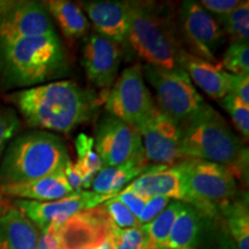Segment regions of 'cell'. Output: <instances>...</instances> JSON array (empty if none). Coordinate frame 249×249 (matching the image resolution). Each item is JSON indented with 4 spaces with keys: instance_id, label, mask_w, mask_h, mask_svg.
Listing matches in <instances>:
<instances>
[{
    "instance_id": "cell-8",
    "label": "cell",
    "mask_w": 249,
    "mask_h": 249,
    "mask_svg": "<svg viewBox=\"0 0 249 249\" xmlns=\"http://www.w3.org/2000/svg\"><path fill=\"white\" fill-rule=\"evenodd\" d=\"M151 92L145 85L142 65L126 67L117 77L105 98V110L124 123L138 126L154 107Z\"/></svg>"
},
{
    "instance_id": "cell-37",
    "label": "cell",
    "mask_w": 249,
    "mask_h": 249,
    "mask_svg": "<svg viewBox=\"0 0 249 249\" xmlns=\"http://www.w3.org/2000/svg\"><path fill=\"white\" fill-rule=\"evenodd\" d=\"M36 249H60L57 234L53 229H49L48 231L40 233Z\"/></svg>"
},
{
    "instance_id": "cell-13",
    "label": "cell",
    "mask_w": 249,
    "mask_h": 249,
    "mask_svg": "<svg viewBox=\"0 0 249 249\" xmlns=\"http://www.w3.org/2000/svg\"><path fill=\"white\" fill-rule=\"evenodd\" d=\"M181 26L187 43L194 51V55L217 64L216 51L223 44L222 27L213 15L208 13L198 1H183L181 4Z\"/></svg>"
},
{
    "instance_id": "cell-18",
    "label": "cell",
    "mask_w": 249,
    "mask_h": 249,
    "mask_svg": "<svg viewBox=\"0 0 249 249\" xmlns=\"http://www.w3.org/2000/svg\"><path fill=\"white\" fill-rule=\"evenodd\" d=\"M0 193L4 197L35 202L58 201L75 194L68 185L64 171L34 181L0 187Z\"/></svg>"
},
{
    "instance_id": "cell-38",
    "label": "cell",
    "mask_w": 249,
    "mask_h": 249,
    "mask_svg": "<svg viewBox=\"0 0 249 249\" xmlns=\"http://www.w3.org/2000/svg\"><path fill=\"white\" fill-rule=\"evenodd\" d=\"M96 249H116V239H114L113 234L111 233Z\"/></svg>"
},
{
    "instance_id": "cell-10",
    "label": "cell",
    "mask_w": 249,
    "mask_h": 249,
    "mask_svg": "<svg viewBox=\"0 0 249 249\" xmlns=\"http://www.w3.org/2000/svg\"><path fill=\"white\" fill-rule=\"evenodd\" d=\"M93 141L95 150L104 166H117L129 160H145L138 128L108 113L99 120Z\"/></svg>"
},
{
    "instance_id": "cell-40",
    "label": "cell",
    "mask_w": 249,
    "mask_h": 249,
    "mask_svg": "<svg viewBox=\"0 0 249 249\" xmlns=\"http://www.w3.org/2000/svg\"><path fill=\"white\" fill-rule=\"evenodd\" d=\"M219 249H235V247H234V246H232V245H229V246H223V247L219 248Z\"/></svg>"
},
{
    "instance_id": "cell-19",
    "label": "cell",
    "mask_w": 249,
    "mask_h": 249,
    "mask_svg": "<svg viewBox=\"0 0 249 249\" xmlns=\"http://www.w3.org/2000/svg\"><path fill=\"white\" fill-rule=\"evenodd\" d=\"M40 231L17 208L0 216V249H36Z\"/></svg>"
},
{
    "instance_id": "cell-31",
    "label": "cell",
    "mask_w": 249,
    "mask_h": 249,
    "mask_svg": "<svg viewBox=\"0 0 249 249\" xmlns=\"http://www.w3.org/2000/svg\"><path fill=\"white\" fill-rule=\"evenodd\" d=\"M111 233L116 239V249H141L143 245L142 226L121 230L111 223Z\"/></svg>"
},
{
    "instance_id": "cell-33",
    "label": "cell",
    "mask_w": 249,
    "mask_h": 249,
    "mask_svg": "<svg viewBox=\"0 0 249 249\" xmlns=\"http://www.w3.org/2000/svg\"><path fill=\"white\" fill-rule=\"evenodd\" d=\"M227 87L230 95L249 105V74L227 73Z\"/></svg>"
},
{
    "instance_id": "cell-16",
    "label": "cell",
    "mask_w": 249,
    "mask_h": 249,
    "mask_svg": "<svg viewBox=\"0 0 249 249\" xmlns=\"http://www.w3.org/2000/svg\"><path fill=\"white\" fill-rule=\"evenodd\" d=\"M82 8L88 14L89 22L96 33L119 46L128 45L129 2L127 1H83Z\"/></svg>"
},
{
    "instance_id": "cell-34",
    "label": "cell",
    "mask_w": 249,
    "mask_h": 249,
    "mask_svg": "<svg viewBox=\"0 0 249 249\" xmlns=\"http://www.w3.org/2000/svg\"><path fill=\"white\" fill-rule=\"evenodd\" d=\"M171 202L172 201L170 198L161 197V196H155V197L149 198L144 208H143L141 214L138 218L140 225H144V224H148L152 219H155Z\"/></svg>"
},
{
    "instance_id": "cell-6",
    "label": "cell",
    "mask_w": 249,
    "mask_h": 249,
    "mask_svg": "<svg viewBox=\"0 0 249 249\" xmlns=\"http://www.w3.org/2000/svg\"><path fill=\"white\" fill-rule=\"evenodd\" d=\"M180 163L185 176L186 204L211 216L233 200L238 188L236 179L226 166L200 160Z\"/></svg>"
},
{
    "instance_id": "cell-22",
    "label": "cell",
    "mask_w": 249,
    "mask_h": 249,
    "mask_svg": "<svg viewBox=\"0 0 249 249\" xmlns=\"http://www.w3.org/2000/svg\"><path fill=\"white\" fill-rule=\"evenodd\" d=\"M200 233V213L185 203L173 224L165 249H196Z\"/></svg>"
},
{
    "instance_id": "cell-2",
    "label": "cell",
    "mask_w": 249,
    "mask_h": 249,
    "mask_svg": "<svg viewBox=\"0 0 249 249\" xmlns=\"http://www.w3.org/2000/svg\"><path fill=\"white\" fill-rule=\"evenodd\" d=\"M0 65L8 85L31 88L67 71V59L55 34L20 38L0 45Z\"/></svg>"
},
{
    "instance_id": "cell-27",
    "label": "cell",
    "mask_w": 249,
    "mask_h": 249,
    "mask_svg": "<svg viewBox=\"0 0 249 249\" xmlns=\"http://www.w3.org/2000/svg\"><path fill=\"white\" fill-rule=\"evenodd\" d=\"M219 66L230 74H249L248 43H231Z\"/></svg>"
},
{
    "instance_id": "cell-21",
    "label": "cell",
    "mask_w": 249,
    "mask_h": 249,
    "mask_svg": "<svg viewBox=\"0 0 249 249\" xmlns=\"http://www.w3.org/2000/svg\"><path fill=\"white\" fill-rule=\"evenodd\" d=\"M46 11L57 21L67 38L85 37L90 29V22L85 12L74 2L67 0H49L43 2Z\"/></svg>"
},
{
    "instance_id": "cell-4",
    "label": "cell",
    "mask_w": 249,
    "mask_h": 249,
    "mask_svg": "<svg viewBox=\"0 0 249 249\" xmlns=\"http://www.w3.org/2000/svg\"><path fill=\"white\" fill-rule=\"evenodd\" d=\"M185 160H200L220 164L239 174L247 163L248 150L230 124L209 104L203 105L191 120L181 126Z\"/></svg>"
},
{
    "instance_id": "cell-28",
    "label": "cell",
    "mask_w": 249,
    "mask_h": 249,
    "mask_svg": "<svg viewBox=\"0 0 249 249\" xmlns=\"http://www.w3.org/2000/svg\"><path fill=\"white\" fill-rule=\"evenodd\" d=\"M101 205L102 209L105 211L108 219H110V222L114 226H117L118 229L127 230L141 226L138 218L134 216L128 208L123 202L118 200L116 196L112 198H108V200L105 201Z\"/></svg>"
},
{
    "instance_id": "cell-36",
    "label": "cell",
    "mask_w": 249,
    "mask_h": 249,
    "mask_svg": "<svg viewBox=\"0 0 249 249\" xmlns=\"http://www.w3.org/2000/svg\"><path fill=\"white\" fill-rule=\"evenodd\" d=\"M64 173H65V177H66L68 185L71 186V188L73 189V192L75 193V194L83 191L82 178H81L80 171L77 169L75 163H73L71 160L68 161L66 167H65L64 170Z\"/></svg>"
},
{
    "instance_id": "cell-3",
    "label": "cell",
    "mask_w": 249,
    "mask_h": 249,
    "mask_svg": "<svg viewBox=\"0 0 249 249\" xmlns=\"http://www.w3.org/2000/svg\"><path fill=\"white\" fill-rule=\"evenodd\" d=\"M71 160L60 136L31 130L15 136L0 160V187L18 185L64 171Z\"/></svg>"
},
{
    "instance_id": "cell-14",
    "label": "cell",
    "mask_w": 249,
    "mask_h": 249,
    "mask_svg": "<svg viewBox=\"0 0 249 249\" xmlns=\"http://www.w3.org/2000/svg\"><path fill=\"white\" fill-rule=\"evenodd\" d=\"M123 50L121 46L95 33L86 36L82 46L81 64L86 75L93 86L110 89L117 79Z\"/></svg>"
},
{
    "instance_id": "cell-29",
    "label": "cell",
    "mask_w": 249,
    "mask_h": 249,
    "mask_svg": "<svg viewBox=\"0 0 249 249\" xmlns=\"http://www.w3.org/2000/svg\"><path fill=\"white\" fill-rule=\"evenodd\" d=\"M220 105L224 107L227 113L230 114L233 124H235L236 129L241 133V135L248 141L249 138V105L235 98L234 96L227 95L219 101Z\"/></svg>"
},
{
    "instance_id": "cell-25",
    "label": "cell",
    "mask_w": 249,
    "mask_h": 249,
    "mask_svg": "<svg viewBox=\"0 0 249 249\" xmlns=\"http://www.w3.org/2000/svg\"><path fill=\"white\" fill-rule=\"evenodd\" d=\"M75 149L77 152V161L75 164L82 178V188L86 191L91 187L96 174L104 167V165L95 150L93 138H90L87 134L81 133L76 136Z\"/></svg>"
},
{
    "instance_id": "cell-17",
    "label": "cell",
    "mask_w": 249,
    "mask_h": 249,
    "mask_svg": "<svg viewBox=\"0 0 249 249\" xmlns=\"http://www.w3.org/2000/svg\"><path fill=\"white\" fill-rule=\"evenodd\" d=\"M179 67L188 74L192 82L214 101H220L229 93L227 73L218 62L213 64L183 51L179 59Z\"/></svg>"
},
{
    "instance_id": "cell-24",
    "label": "cell",
    "mask_w": 249,
    "mask_h": 249,
    "mask_svg": "<svg viewBox=\"0 0 249 249\" xmlns=\"http://www.w3.org/2000/svg\"><path fill=\"white\" fill-rule=\"evenodd\" d=\"M227 229L236 249H249V209L248 198L231 201L222 208Z\"/></svg>"
},
{
    "instance_id": "cell-23",
    "label": "cell",
    "mask_w": 249,
    "mask_h": 249,
    "mask_svg": "<svg viewBox=\"0 0 249 249\" xmlns=\"http://www.w3.org/2000/svg\"><path fill=\"white\" fill-rule=\"evenodd\" d=\"M183 204L182 202L172 201L155 219L141 225L144 234L141 249H165L171 230Z\"/></svg>"
},
{
    "instance_id": "cell-7",
    "label": "cell",
    "mask_w": 249,
    "mask_h": 249,
    "mask_svg": "<svg viewBox=\"0 0 249 249\" xmlns=\"http://www.w3.org/2000/svg\"><path fill=\"white\" fill-rule=\"evenodd\" d=\"M143 76L148 80L157 96V107L180 127L191 120L205 104L188 74L181 68L142 66Z\"/></svg>"
},
{
    "instance_id": "cell-35",
    "label": "cell",
    "mask_w": 249,
    "mask_h": 249,
    "mask_svg": "<svg viewBox=\"0 0 249 249\" xmlns=\"http://www.w3.org/2000/svg\"><path fill=\"white\" fill-rule=\"evenodd\" d=\"M116 197L120 202H123L136 218H139L140 214H141L143 208H144L148 201L147 198L142 197V196L138 195L136 193L127 188H124V191H121L119 194L116 195Z\"/></svg>"
},
{
    "instance_id": "cell-20",
    "label": "cell",
    "mask_w": 249,
    "mask_h": 249,
    "mask_svg": "<svg viewBox=\"0 0 249 249\" xmlns=\"http://www.w3.org/2000/svg\"><path fill=\"white\" fill-rule=\"evenodd\" d=\"M145 160H134L117 166H104L96 174L91 188L101 195L116 196L145 170Z\"/></svg>"
},
{
    "instance_id": "cell-26",
    "label": "cell",
    "mask_w": 249,
    "mask_h": 249,
    "mask_svg": "<svg viewBox=\"0 0 249 249\" xmlns=\"http://www.w3.org/2000/svg\"><path fill=\"white\" fill-rule=\"evenodd\" d=\"M224 35H227L231 43H248L249 38V1L245 0L229 17L219 22Z\"/></svg>"
},
{
    "instance_id": "cell-9",
    "label": "cell",
    "mask_w": 249,
    "mask_h": 249,
    "mask_svg": "<svg viewBox=\"0 0 249 249\" xmlns=\"http://www.w3.org/2000/svg\"><path fill=\"white\" fill-rule=\"evenodd\" d=\"M136 128L147 160L157 165H176L185 160L181 127L156 104Z\"/></svg>"
},
{
    "instance_id": "cell-1",
    "label": "cell",
    "mask_w": 249,
    "mask_h": 249,
    "mask_svg": "<svg viewBox=\"0 0 249 249\" xmlns=\"http://www.w3.org/2000/svg\"><path fill=\"white\" fill-rule=\"evenodd\" d=\"M24 121L45 132L71 133L95 116L99 97L71 80L53 81L9 96Z\"/></svg>"
},
{
    "instance_id": "cell-5",
    "label": "cell",
    "mask_w": 249,
    "mask_h": 249,
    "mask_svg": "<svg viewBox=\"0 0 249 249\" xmlns=\"http://www.w3.org/2000/svg\"><path fill=\"white\" fill-rule=\"evenodd\" d=\"M128 45L145 65L161 68H180L179 48L171 24L152 6L144 2H129Z\"/></svg>"
},
{
    "instance_id": "cell-32",
    "label": "cell",
    "mask_w": 249,
    "mask_h": 249,
    "mask_svg": "<svg viewBox=\"0 0 249 249\" xmlns=\"http://www.w3.org/2000/svg\"><path fill=\"white\" fill-rule=\"evenodd\" d=\"M240 2L239 0H202L200 4L219 23L229 17Z\"/></svg>"
},
{
    "instance_id": "cell-12",
    "label": "cell",
    "mask_w": 249,
    "mask_h": 249,
    "mask_svg": "<svg viewBox=\"0 0 249 249\" xmlns=\"http://www.w3.org/2000/svg\"><path fill=\"white\" fill-rule=\"evenodd\" d=\"M112 197L114 196L101 195L92 191H82L52 202L15 200V208L29 218L38 227L40 233H43L51 227L61 225L82 211L99 207Z\"/></svg>"
},
{
    "instance_id": "cell-15",
    "label": "cell",
    "mask_w": 249,
    "mask_h": 249,
    "mask_svg": "<svg viewBox=\"0 0 249 249\" xmlns=\"http://www.w3.org/2000/svg\"><path fill=\"white\" fill-rule=\"evenodd\" d=\"M149 200L155 196L185 203L186 187L181 163L176 165H154L145 169L126 187Z\"/></svg>"
},
{
    "instance_id": "cell-11",
    "label": "cell",
    "mask_w": 249,
    "mask_h": 249,
    "mask_svg": "<svg viewBox=\"0 0 249 249\" xmlns=\"http://www.w3.org/2000/svg\"><path fill=\"white\" fill-rule=\"evenodd\" d=\"M50 34H55V29L44 5L24 0H0V45Z\"/></svg>"
},
{
    "instance_id": "cell-30",
    "label": "cell",
    "mask_w": 249,
    "mask_h": 249,
    "mask_svg": "<svg viewBox=\"0 0 249 249\" xmlns=\"http://www.w3.org/2000/svg\"><path fill=\"white\" fill-rule=\"evenodd\" d=\"M21 121L14 108L0 107V160L20 129Z\"/></svg>"
},
{
    "instance_id": "cell-39",
    "label": "cell",
    "mask_w": 249,
    "mask_h": 249,
    "mask_svg": "<svg viewBox=\"0 0 249 249\" xmlns=\"http://www.w3.org/2000/svg\"><path fill=\"white\" fill-rule=\"evenodd\" d=\"M7 205L5 203V200H4V196L1 195V193H0V216L1 214H4L6 211H7Z\"/></svg>"
}]
</instances>
